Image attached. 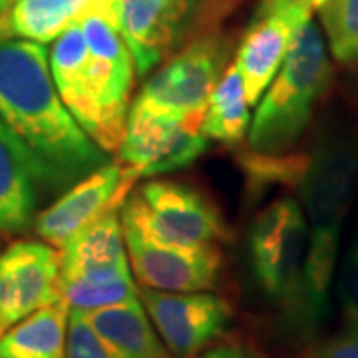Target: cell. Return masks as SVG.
<instances>
[{
    "label": "cell",
    "mask_w": 358,
    "mask_h": 358,
    "mask_svg": "<svg viewBox=\"0 0 358 358\" xmlns=\"http://www.w3.org/2000/svg\"><path fill=\"white\" fill-rule=\"evenodd\" d=\"M249 106L251 103L245 94L243 76L237 66H229L225 74L219 78L205 106L201 120V131L205 138L227 145L239 143L249 131L251 124Z\"/></svg>",
    "instance_id": "d6986e66"
},
{
    "label": "cell",
    "mask_w": 358,
    "mask_h": 358,
    "mask_svg": "<svg viewBox=\"0 0 358 358\" xmlns=\"http://www.w3.org/2000/svg\"><path fill=\"white\" fill-rule=\"evenodd\" d=\"M203 114L167 117L129 108L124 136L117 148L120 164L129 178H152L193 164L207 150L201 131Z\"/></svg>",
    "instance_id": "ba28073f"
},
{
    "label": "cell",
    "mask_w": 358,
    "mask_h": 358,
    "mask_svg": "<svg viewBox=\"0 0 358 358\" xmlns=\"http://www.w3.org/2000/svg\"><path fill=\"white\" fill-rule=\"evenodd\" d=\"M136 179L120 162L106 164L76 181L68 192L46 207L34 223L40 239L62 249L76 233L88 227L112 207H122Z\"/></svg>",
    "instance_id": "4fadbf2b"
},
{
    "label": "cell",
    "mask_w": 358,
    "mask_h": 358,
    "mask_svg": "<svg viewBox=\"0 0 358 358\" xmlns=\"http://www.w3.org/2000/svg\"><path fill=\"white\" fill-rule=\"evenodd\" d=\"M338 299L346 329L358 331V235L346 253L338 282Z\"/></svg>",
    "instance_id": "cb8c5ba5"
},
{
    "label": "cell",
    "mask_w": 358,
    "mask_h": 358,
    "mask_svg": "<svg viewBox=\"0 0 358 358\" xmlns=\"http://www.w3.org/2000/svg\"><path fill=\"white\" fill-rule=\"evenodd\" d=\"M88 44V103L82 129L103 152H115L124 136L131 88L134 58L114 20L100 13L76 18Z\"/></svg>",
    "instance_id": "277c9868"
},
{
    "label": "cell",
    "mask_w": 358,
    "mask_h": 358,
    "mask_svg": "<svg viewBox=\"0 0 358 358\" xmlns=\"http://www.w3.org/2000/svg\"><path fill=\"white\" fill-rule=\"evenodd\" d=\"M60 299V253L50 243L14 241L0 255V334Z\"/></svg>",
    "instance_id": "8fae6325"
},
{
    "label": "cell",
    "mask_w": 358,
    "mask_h": 358,
    "mask_svg": "<svg viewBox=\"0 0 358 358\" xmlns=\"http://www.w3.org/2000/svg\"><path fill=\"white\" fill-rule=\"evenodd\" d=\"M319 18L334 60L358 66V0H324L319 4Z\"/></svg>",
    "instance_id": "7402d4cb"
},
{
    "label": "cell",
    "mask_w": 358,
    "mask_h": 358,
    "mask_svg": "<svg viewBox=\"0 0 358 358\" xmlns=\"http://www.w3.org/2000/svg\"><path fill=\"white\" fill-rule=\"evenodd\" d=\"M78 313L122 358H171L140 299Z\"/></svg>",
    "instance_id": "e0dca14e"
},
{
    "label": "cell",
    "mask_w": 358,
    "mask_h": 358,
    "mask_svg": "<svg viewBox=\"0 0 358 358\" xmlns=\"http://www.w3.org/2000/svg\"><path fill=\"white\" fill-rule=\"evenodd\" d=\"M60 296L68 303L70 310H96L114 307L140 299L138 287L131 275L92 281V279H70L60 281Z\"/></svg>",
    "instance_id": "44dd1931"
},
{
    "label": "cell",
    "mask_w": 358,
    "mask_h": 358,
    "mask_svg": "<svg viewBox=\"0 0 358 358\" xmlns=\"http://www.w3.org/2000/svg\"><path fill=\"white\" fill-rule=\"evenodd\" d=\"M308 0H261L243 40L235 66L243 76L249 103H257L285 62L303 24L310 20Z\"/></svg>",
    "instance_id": "30bf717a"
},
{
    "label": "cell",
    "mask_w": 358,
    "mask_h": 358,
    "mask_svg": "<svg viewBox=\"0 0 358 358\" xmlns=\"http://www.w3.org/2000/svg\"><path fill=\"white\" fill-rule=\"evenodd\" d=\"M329 82L331 62L324 40L319 26L307 20L263 94L249 126V148L257 154H287L307 131Z\"/></svg>",
    "instance_id": "3957f363"
},
{
    "label": "cell",
    "mask_w": 358,
    "mask_h": 358,
    "mask_svg": "<svg viewBox=\"0 0 358 358\" xmlns=\"http://www.w3.org/2000/svg\"><path fill=\"white\" fill-rule=\"evenodd\" d=\"M358 185V143L343 129H329L308 154L299 179L307 211L308 243L301 289L289 317L296 333H317L329 308L341 231Z\"/></svg>",
    "instance_id": "7a4b0ae2"
},
{
    "label": "cell",
    "mask_w": 358,
    "mask_h": 358,
    "mask_svg": "<svg viewBox=\"0 0 358 358\" xmlns=\"http://www.w3.org/2000/svg\"><path fill=\"white\" fill-rule=\"evenodd\" d=\"M227 64V44L219 36L193 40L141 88L134 108L167 117L203 114L207 100Z\"/></svg>",
    "instance_id": "52a82bcc"
},
{
    "label": "cell",
    "mask_w": 358,
    "mask_h": 358,
    "mask_svg": "<svg viewBox=\"0 0 358 358\" xmlns=\"http://www.w3.org/2000/svg\"><path fill=\"white\" fill-rule=\"evenodd\" d=\"M193 0H122L120 32L140 76L164 60L178 40Z\"/></svg>",
    "instance_id": "5bb4252c"
},
{
    "label": "cell",
    "mask_w": 358,
    "mask_h": 358,
    "mask_svg": "<svg viewBox=\"0 0 358 358\" xmlns=\"http://www.w3.org/2000/svg\"><path fill=\"white\" fill-rule=\"evenodd\" d=\"M307 243V217L293 197H281L267 205L249 229L253 277L268 301L285 310L287 319L299 299Z\"/></svg>",
    "instance_id": "8992f818"
},
{
    "label": "cell",
    "mask_w": 358,
    "mask_h": 358,
    "mask_svg": "<svg viewBox=\"0 0 358 358\" xmlns=\"http://www.w3.org/2000/svg\"><path fill=\"white\" fill-rule=\"evenodd\" d=\"M74 22L70 0H13L8 32L38 44L56 40Z\"/></svg>",
    "instance_id": "ffe728a7"
},
{
    "label": "cell",
    "mask_w": 358,
    "mask_h": 358,
    "mask_svg": "<svg viewBox=\"0 0 358 358\" xmlns=\"http://www.w3.org/2000/svg\"><path fill=\"white\" fill-rule=\"evenodd\" d=\"M42 171L34 157L0 120V233L30 225L38 201Z\"/></svg>",
    "instance_id": "9a60e30c"
},
{
    "label": "cell",
    "mask_w": 358,
    "mask_h": 358,
    "mask_svg": "<svg viewBox=\"0 0 358 358\" xmlns=\"http://www.w3.org/2000/svg\"><path fill=\"white\" fill-rule=\"evenodd\" d=\"M0 120L42 171L64 189L108 164V155L70 114L54 84L44 44L0 40Z\"/></svg>",
    "instance_id": "6da1fadb"
},
{
    "label": "cell",
    "mask_w": 358,
    "mask_h": 358,
    "mask_svg": "<svg viewBox=\"0 0 358 358\" xmlns=\"http://www.w3.org/2000/svg\"><path fill=\"white\" fill-rule=\"evenodd\" d=\"M64 358H122L103 343L78 310H70Z\"/></svg>",
    "instance_id": "603a6c76"
},
{
    "label": "cell",
    "mask_w": 358,
    "mask_h": 358,
    "mask_svg": "<svg viewBox=\"0 0 358 358\" xmlns=\"http://www.w3.org/2000/svg\"><path fill=\"white\" fill-rule=\"evenodd\" d=\"M308 2H310V4H313V6H319V4H322V2H324V0H308Z\"/></svg>",
    "instance_id": "f1b7e54d"
},
{
    "label": "cell",
    "mask_w": 358,
    "mask_h": 358,
    "mask_svg": "<svg viewBox=\"0 0 358 358\" xmlns=\"http://www.w3.org/2000/svg\"><path fill=\"white\" fill-rule=\"evenodd\" d=\"M70 307L60 296L0 334V358H64Z\"/></svg>",
    "instance_id": "ac0fdd59"
},
{
    "label": "cell",
    "mask_w": 358,
    "mask_h": 358,
    "mask_svg": "<svg viewBox=\"0 0 358 358\" xmlns=\"http://www.w3.org/2000/svg\"><path fill=\"white\" fill-rule=\"evenodd\" d=\"M138 294L159 338L173 357H195L229 329L233 308L219 294L203 291L169 293L150 287L138 289Z\"/></svg>",
    "instance_id": "9c48e42d"
},
{
    "label": "cell",
    "mask_w": 358,
    "mask_h": 358,
    "mask_svg": "<svg viewBox=\"0 0 358 358\" xmlns=\"http://www.w3.org/2000/svg\"><path fill=\"white\" fill-rule=\"evenodd\" d=\"M310 358H358V331L346 329V333L320 345Z\"/></svg>",
    "instance_id": "d4e9b609"
},
{
    "label": "cell",
    "mask_w": 358,
    "mask_h": 358,
    "mask_svg": "<svg viewBox=\"0 0 358 358\" xmlns=\"http://www.w3.org/2000/svg\"><path fill=\"white\" fill-rule=\"evenodd\" d=\"M128 268L120 207L108 209L60 249V281Z\"/></svg>",
    "instance_id": "2e32d148"
},
{
    "label": "cell",
    "mask_w": 358,
    "mask_h": 358,
    "mask_svg": "<svg viewBox=\"0 0 358 358\" xmlns=\"http://www.w3.org/2000/svg\"><path fill=\"white\" fill-rule=\"evenodd\" d=\"M92 2H94V0H70V4H72V10H74V20H76L78 16L84 13L86 8H88Z\"/></svg>",
    "instance_id": "83f0119b"
},
{
    "label": "cell",
    "mask_w": 358,
    "mask_h": 358,
    "mask_svg": "<svg viewBox=\"0 0 358 358\" xmlns=\"http://www.w3.org/2000/svg\"><path fill=\"white\" fill-rule=\"evenodd\" d=\"M124 227V241L131 268L141 282L155 291L195 293L219 282L223 259L217 247H171L148 241L131 227Z\"/></svg>",
    "instance_id": "7c38bea8"
},
{
    "label": "cell",
    "mask_w": 358,
    "mask_h": 358,
    "mask_svg": "<svg viewBox=\"0 0 358 358\" xmlns=\"http://www.w3.org/2000/svg\"><path fill=\"white\" fill-rule=\"evenodd\" d=\"M199 358H261L255 350H251L249 346L241 343H227V345L215 346L211 350H207Z\"/></svg>",
    "instance_id": "484cf974"
},
{
    "label": "cell",
    "mask_w": 358,
    "mask_h": 358,
    "mask_svg": "<svg viewBox=\"0 0 358 358\" xmlns=\"http://www.w3.org/2000/svg\"><path fill=\"white\" fill-rule=\"evenodd\" d=\"M122 225L148 241L171 247H215L227 239V225L205 195L169 179L143 183L120 207Z\"/></svg>",
    "instance_id": "5b68a950"
},
{
    "label": "cell",
    "mask_w": 358,
    "mask_h": 358,
    "mask_svg": "<svg viewBox=\"0 0 358 358\" xmlns=\"http://www.w3.org/2000/svg\"><path fill=\"white\" fill-rule=\"evenodd\" d=\"M13 0H0V40H6L10 36L8 32V10H10Z\"/></svg>",
    "instance_id": "4316f807"
}]
</instances>
